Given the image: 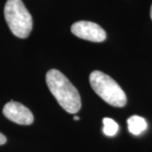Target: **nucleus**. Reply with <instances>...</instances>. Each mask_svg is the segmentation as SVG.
I'll use <instances>...</instances> for the list:
<instances>
[{"instance_id":"nucleus-1","label":"nucleus","mask_w":152,"mask_h":152,"mask_svg":"<svg viewBox=\"0 0 152 152\" xmlns=\"http://www.w3.org/2000/svg\"><path fill=\"white\" fill-rule=\"evenodd\" d=\"M46 81L49 91L63 108L69 113H77L81 108V99L78 90L69 79L58 69L47 73Z\"/></svg>"},{"instance_id":"nucleus-2","label":"nucleus","mask_w":152,"mask_h":152,"mask_svg":"<svg viewBox=\"0 0 152 152\" xmlns=\"http://www.w3.org/2000/svg\"><path fill=\"white\" fill-rule=\"evenodd\" d=\"M90 84L94 91L109 105L123 107L127 103L124 91L112 77L101 71H93L90 75Z\"/></svg>"},{"instance_id":"nucleus-3","label":"nucleus","mask_w":152,"mask_h":152,"mask_svg":"<svg viewBox=\"0 0 152 152\" xmlns=\"http://www.w3.org/2000/svg\"><path fill=\"white\" fill-rule=\"evenodd\" d=\"M4 17L12 33L19 38H26L32 30V17L21 0H8Z\"/></svg>"},{"instance_id":"nucleus-4","label":"nucleus","mask_w":152,"mask_h":152,"mask_svg":"<svg viewBox=\"0 0 152 152\" xmlns=\"http://www.w3.org/2000/svg\"><path fill=\"white\" fill-rule=\"evenodd\" d=\"M71 31L79 38L93 42H102L107 38V34L103 29L96 23L91 21L75 22L71 26Z\"/></svg>"},{"instance_id":"nucleus-5","label":"nucleus","mask_w":152,"mask_h":152,"mask_svg":"<svg viewBox=\"0 0 152 152\" xmlns=\"http://www.w3.org/2000/svg\"><path fill=\"white\" fill-rule=\"evenodd\" d=\"M3 113L12 122L21 125L31 124L34 121L32 113L23 104L10 101L5 104L3 109Z\"/></svg>"},{"instance_id":"nucleus-6","label":"nucleus","mask_w":152,"mask_h":152,"mask_svg":"<svg viewBox=\"0 0 152 152\" xmlns=\"http://www.w3.org/2000/svg\"><path fill=\"white\" fill-rule=\"evenodd\" d=\"M128 126H129V130L131 134L134 135H139L143 131L146 129L147 123L143 118L134 115V116H131L128 119Z\"/></svg>"},{"instance_id":"nucleus-7","label":"nucleus","mask_w":152,"mask_h":152,"mask_svg":"<svg viewBox=\"0 0 152 152\" xmlns=\"http://www.w3.org/2000/svg\"><path fill=\"white\" fill-rule=\"evenodd\" d=\"M103 132L106 135L114 136L118 131V125L112 118H103Z\"/></svg>"},{"instance_id":"nucleus-8","label":"nucleus","mask_w":152,"mask_h":152,"mask_svg":"<svg viewBox=\"0 0 152 152\" xmlns=\"http://www.w3.org/2000/svg\"><path fill=\"white\" fill-rule=\"evenodd\" d=\"M7 141V139H6V137L2 133H0V145H4Z\"/></svg>"},{"instance_id":"nucleus-9","label":"nucleus","mask_w":152,"mask_h":152,"mask_svg":"<svg viewBox=\"0 0 152 152\" xmlns=\"http://www.w3.org/2000/svg\"><path fill=\"white\" fill-rule=\"evenodd\" d=\"M74 120H80V118L77 117V116H75V117H74Z\"/></svg>"},{"instance_id":"nucleus-10","label":"nucleus","mask_w":152,"mask_h":152,"mask_svg":"<svg viewBox=\"0 0 152 152\" xmlns=\"http://www.w3.org/2000/svg\"><path fill=\"white\" fill-rule=\"evenodd\" d=\"M151 20H152V5H151Z\"/></svg>"}]
</instances>
